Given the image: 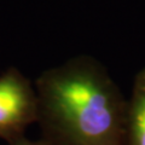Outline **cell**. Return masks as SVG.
<instances>
[{
  "label": "cell",
  "instance_id": "obj_3",
  "mask_svg": "<svg viewBox=\"0 0 145 145\" xmlns=\"http://www.w3.org/2000/svg\"><path fill=\"white\" fill-rule=\"evenodd\" d=\"M125 145H145V67L135 74L127 98Z\"/></svg>",
  "mask_w": 145,
  "mask_h": 145
},
{
  "label": "cell",
  "instance_id": "obj_2",
  "mask_svg": "<svg viewBox=\"0 0 145 145\" xmlns=\"http://www.w3.org/2000/svg\"><path fill=\"white\" fill-rule=\"evenodd\" d=\"M34 122H38L35 87L18 69L7 68L0 74V138L11 143L24 137Z\"/></svg>",
  "mask_w": 145,
  "mask_h": 145
},
{
  "label": "cell",
  "instance_id": "obj_1",
  "mask_svg": "<svg viewBox=\"0 0 145 145\" xmlns=\"http://www.w3.org/2000/svg\"><path fill=\"white\" fill-rule=\"evenodd\" d=\"M38 123L52 145H125L127 98L97 59L79 56L36 79Z\"/></svg>",
  "mask_w": 145,
  "mask_h": 145
},
{
  "label": "cell",
  "instance_id": "obj_4",
  "mask_svg": "<svg viewBox=\"0 0 145 145\" xmlns=\"http://www.w3.org/2000/svg\"><path fill=\"white\" fill-rule=\"evenodd\" d=\"M8 145H52V144H50L47 140H45L42 138L39 140H31L25 137H21L11 143H8Z\"/></svg>",
  "mask_w": 145,
  "mask_h": 145
}]
</instances>
